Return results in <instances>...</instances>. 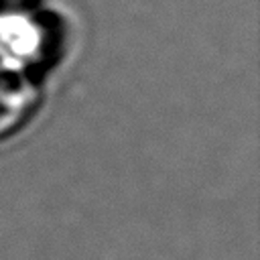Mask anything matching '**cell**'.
Returning a JSON list of instances; mask_svg holds the SVG:
<instances>
[{"label":"cell","instance_id":"1","mask_svg":"<svg viewBox=\"0 0 260 260\" xmlns=\"http://www.w3.org/2000/svg\"><path fill=\"white\" fill-rule=\"evenodd\" d=\"M32 89L10 73H0V136L10 134L28 116Z\"/></svg>","mask_w":260,"mask_h":260}]
</instances>
